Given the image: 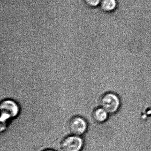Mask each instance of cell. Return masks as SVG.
<instances>
[{
    "label": "cell",
    "instance_id": "obj_4",
    "mask_svg": "<svg viewBox=\"0 0 151 151\" xmlns=\"http://www.w3.org/2000/svg\"><path fill=\"white\" fill-rule=\"evenodd\" d=\"M69 126L70 131L72 135L80 136L86 131L87 124L83 118L77 116L71 119Z\"/></svg>",
    "mask_w": 151,
    "mask_h": 151
},
{
    "label": "cell",
    "instance_id": "obj_2",
    "mask_svg": "<svg viewBox=\"0 0 151 151\" xmlns=\"http://www.w3.org/2000/svg\"><path fill=\"white\" fill-rule=\"evenodd\" d=\"M119 96L115 93L107 92L102 96L101 99V106L109 114H112L118 111L121 106Z\"/></svg>",
    "mask_w": 151,
    "mask_h": 151
},
{
    "label": "cell",
    "instance_id": "obj_6",
    "mask_svg": "<svg viewBox=\"0 0 151 151\" xmlns=\"http://www.w3.org/2000/svg\"><path fill=\"white\" fill-rule=\"evenodd\" d=\"M109 114L106 110L101 107L95 109L93 112V118L98 122L103 123L108 119Z\"/></svg>",
    "mask_w": 151,
    "mask_h": 151
},
{
    "label": "cell",
    "instance_id": "obj_8",
    "mask_svg": "<svg viewBox=\"0 0 151 151\" xmlns=\"http://www.w3.org/2000/svg\"><path fill=\"white\" fill-rule=\"evenodd\" d=\"M53 151V150H46V151Z\"/></svg>",
    "mask_w": 151,
    "mask_h": 151
},
{
    "label": "cell",
    "instance_id": "obj_1",
    "mask_svg": "<svg viewBox=\"0 0 151 151\" xmlns=\"http://www.w3.org/2000/svg\"><path fill=\"white\" fill-rule=\"evenodd\" d=\"M0 109L1 111V124L6 122L9 119L17 116L19 114V108L16 102L12 100H6L1 102Z\"/></svg>",
    "mask_w": 151,
    "mask_h": 151
},
{
    "label": "cell",
    "instance_id": "obj_5",
    "mask_svg": "<svg viewBox=\"0 0 151 151\" xmlns=\"http://www.w3.org/2000/svg\"><path fill=\"white\" fill-rule=\"evenodd\" d=\"M100 9L105 13H111L117 8L116 0H102L99 6Z\"/></svg>",
    "mask_w": 151,
    "mask_h": 151
},
{
    "label": "cell",
    "instance_id": "obj_7",
    "mask_svg": "<svg viewBox=\"0 0 151 151\" xmlns=\"http://www.w3.org/2000/svg\"><path fill=\"white\" fill-rule=\"evenodd\" d=\"M85 4L91 8H95L99 6L102 0H83Z\"/></svg>",
    "mask_w": 151,
    "mask_h": 151
},
{
    "label": "cell",
    "instance_id": "obj_3",
    "mask_svg": "<svg viewBox=\"0 0 151 151\" xmlns=\"http://www.w3.org/2000/svg\"><path fill=\"white\" fill-rule=\"evenodd\" d=\"M83 145V141L80 136L73 135L65 138L61 145L63 151H80Z\"/></svg>",
    "mask_w": 151,
    "mask_h": 151
}]
</instances>
